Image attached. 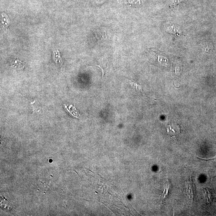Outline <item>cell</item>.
Wrapping results in <instances>:
<instances>
[{
    "mask_svg": "<svg viewBox=\"0 0 216 216\" xmlns=\"http://www.w3.org/2000/svg\"><path fill=\"white\" fill-rule=\"evenodd\" d=\"M205 190H206L205 193V195H206L205 197H206V198L207 199V202H208V203H211L212 201L211 193H210V192L209 191V190L208 189H205Z\"/></svg>",
    "mask_w": 216,
    "mask_h": 216,
    "instance_id": "7a4b0ae2",
    "label": "cell"
},
{
    "mask_svg": "<svg viewBox=\"0 0 216 216\" xmlns=\"http://www.w3.org/2000/svg\"><path fill=\"white\" fill-rule=\"evenodd\" d=\"M186 185L187 187V194L188 195L189 198L190 199L193 201V197L194 194H195V187L194 185L192 182L191 178H190L189 180L186 181Z\"/></svg>",
    "mask_w": 216,
    "mask_h": 216,
    "instance_id": "6da1fadb",
    "label": "cell"
},
{
    "mask_svg": "<svg viewBox=\"0 0 216 216\" xmlns=\"http://www.w3.org/2000/svg\"><path fill=\"white\" fill-rule=\"evenodd\" d=\"M55 57H54V60H55L56 63L57 64L59 63V64L61 63V58H60V52L59 53L58 55H57V52H56L55 53Z\"/></svg>",
    "mask_w": 216,
    "mask_h": 216,
    "instance_id": "3957f363",
    "label": "cell"
},
{
    "mask_svg": "<svg viewBox=\"0 0 216 216\" xmlns=\"http://www.w3.org/2000/svg\"><path fill=\"white\" fill-rule=\"evenodd\" d=\"M168 189H169V187H168L167 188V189H165V191H164V193H163V195H162V196H163V199L167 197V195H168Z\"/></svg>",
    "mask_w": 216,
    "mask_h": 216,
    "instance_id": "5b68a950",
    "label": "cell"
},
{
    "mask_svg": "<svg viewBox=\"0 0 216 216\" xmlns=\"http://www.w3.org/2000/svg\"><path fill=\"white\" fill-rule=\"evenodd\" d=\"M107 192L108 193H109V194H110V195H112V194H111V193H109V192Z\"/></svg>",
    "mask_w": 216,
    "mask_h": 216,
    "instance_id": "8992f818",
    "label": "cell"
},
{
    "mask_svg": "<svg viewBox=\"0 0 216 216\" xmlns=\"http://www.w3.org/2000/svg\"><path fill=\"white\" fill-rule=\"evenodd\" d=\"M130 82L131 83L132 85H133L135 87V89L137 90H140V91H142L141 86H140V85H139V84L137 83H135V82H134L130 81Z\"/></svg>",
    "mask_w": 216,
    "mask_h": 216,
    "instance_id": "277c9868",
    "label": "cell"
}]
</instances>
